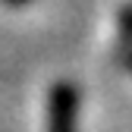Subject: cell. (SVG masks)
I'll return each mask as SVG.
<instances>
[{"instance_id": "6da1fadb", "label": "cell", "mask_w": 132, "mask_h": 132, "mask_svg": "<svg viewBox=\"0 0 132 132\" xmlns=\"http://www.w3.org/2000/svg\"><path fill=\"white\" fill-rule=\"evenodd\" d=\"M76 110L79 94L69 82H57L51 91V107H47V132H76Z\"/></svg>"}, {"instance_id": "7a4b0ae2", "label": "cell", "mask_w": 132, "mask_h": 132, "mask_svg": "<svg viewBox=\"0 0 132 132\" xmlns=\"http://www.w3.org/2000/svg\"><path fill=\"white\" fill-rule=\"evenodd\" d=\"M10 3H22V0H10Z\"/></svg>"}]
</instances>
